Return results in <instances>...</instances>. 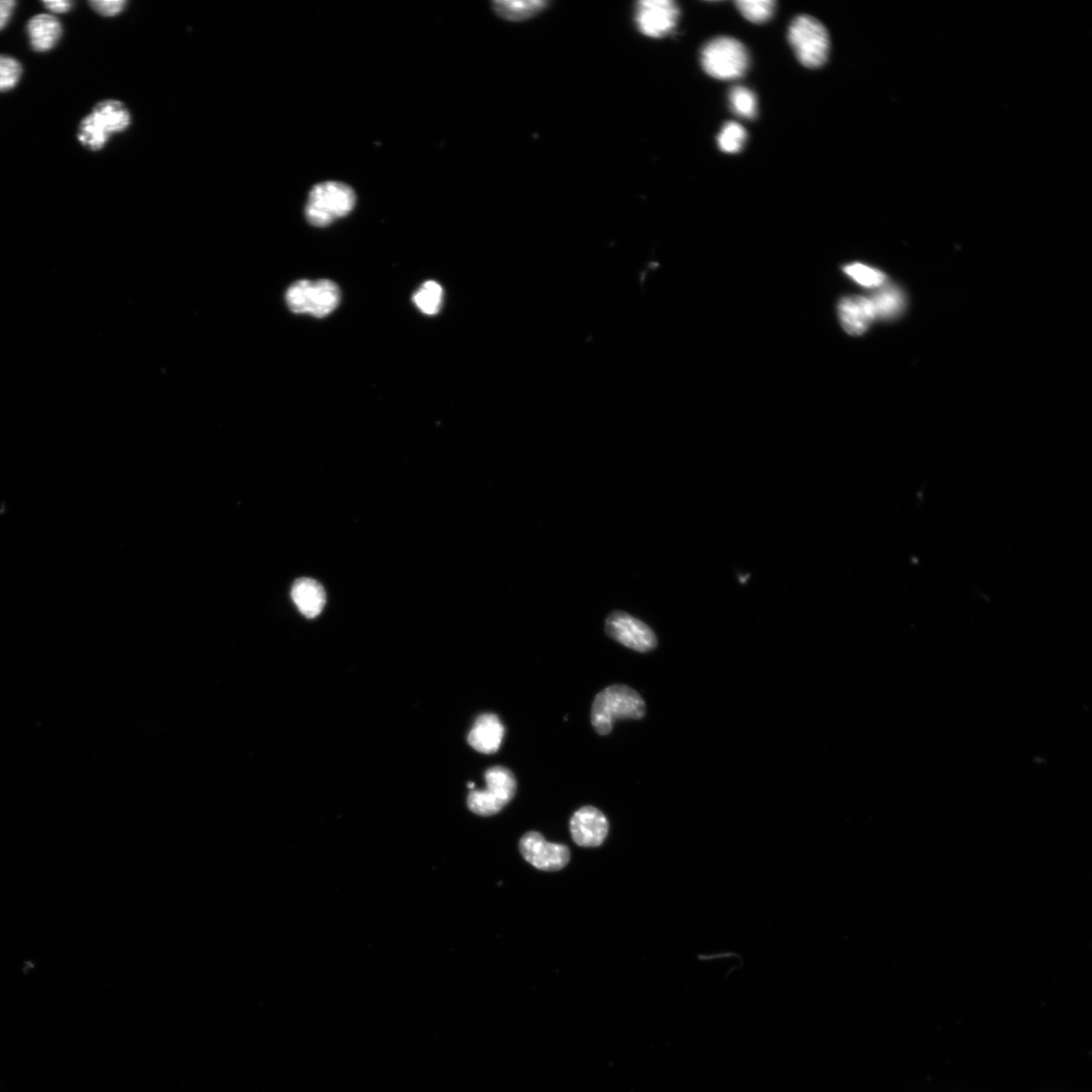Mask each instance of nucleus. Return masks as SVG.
<instances>
[{
	"instance_id": "obj_1",
	"label": "nucleus",
	"mask_w": 1092,
	"mask_h": 1092,
	"mask_svg": "<svg viewBox=\"0 0 1092 1092\" xmlns=\"http://www.w3.org/2000/svg\"><path fill=\"white\" fill-rule=\"evenodd\" d=\"M645 714V704L633 688L613 685L596 696L591 710V722L601 736L609 735L619 720H640Z\"/></svg>"
},
{
	"instance_id": "obj_2",
	"label": "nucleus",
	"mask_w": 1092,
	"mask_h": 1092,
	"mask_svg": "<svg viewBox=\"0 0 1092 1092\" xmlns=\"http://www.w3.org/2000/svg\"><path fill=\"white\" fill-rule=\"evenodd\" d=\"M355 193L343 182L327 181L313 187L304 210L305 218L315 227H327L346 217L354 208Z\"/></svg>"
},
{
	"instance_id": "obj_3",
	"label": "nucleus",
	"mask_w": 1092,
	"mask_h": 1092,
	"mask_svg": "<svg viewBox=\"0 0 1092 1092\" xmlns=\"http://www.w3.org/2000/svg\"><path fill=\"white\" fill-rule=\"evenodd\" d=\"M288 309L295 314H310L323 318L331 314L340 303V289L331 281H299L285 294Z\"/></svg>"
},
{
	"instance_id": "obj_4",
	"label": "nucleus",
	"mask_w": 1092,
	"mask_h": 1092,
	"mask_svg": "<svg viewBox=\"0 0 1092 1092\" xmlns=\"http://www.w3.org/2000/svg\"><path fill=\"white\" fill-rule=\"evenodd\" d=\"M702 64L705 73L715 79L735 80L746 73L749 58L746 47L740 41L720 37L704 46Z\"/></svg>"
},
{
	"instance_id": "obj_5",
	"label": "nucleus",
	"mask_w": 1092,
	"mask_h": 1092,
	"mask_svg": "<svg viewBox=\"0 0 1092 1092\" xmlns=\"http://www.w3.org/2000/svg\"><path fill=\"white\" fill-rule=\"evenodd\" d=\"M788 40L802 65L823 66L830 53V37L825 26L810 15H799L788 30Z\"/></svg>"
},
{
	"instance_id": "obj_6",
	"label": "nucleus",
	"mask_w": 1092,
	"mask_h": 1092,
	"mask_svg": "<svg viewBox=\"0 0 1092 1092\" xmlns=\"http://www.w3.org/2000/svg\"><path fill=\"white\" fill-rule=\"evenodd\" d=\"M487 788L472 790L468 798L469 808L481 816L499 813L517 791V781L507 767L493 766L486 772Z\"/></svg>"
},
{
	"instance_id": "obj_7",
	"label": "nucleus",
	"mask_w": 1092,
	"mask_h": 1092,
	"mask_svg": "<svg viewBox=\"0 0 1092 1092\" xmlns=\"http://www.w3.org/2000/svg\"><path fill=\"white\" fill-rule=\"evenodd\" d=\"M606 633L614 640L640 653L651 652L658 645L650 626L621 611L610 614L606 620Z\"/></svg>"
},
{
	"instance_id": "obj_8",
	"label": "nucleus",
	"mask_w": 1092,
	"mask_h": 1092,
	"mask_svg": "<svg viewBox=\"0 0 1092 1092\" xmlns=\"http://www.w3.org/2000/svg\"><path fill=\"white\" fill-rule=\"evenodd\" d=\"M519 849L523 858L542 872H559L571 859L568 847L546 842L542 834L536 831L524 835L519 843Z\"/></svg>"
},
{
	"instance_id": "obj_9",
	"label": "nucleus",
	"mask_w": 1092,
	"mask_h": 1092,
	"mask_svg": "<svg viewBox=\"0 0 1092 1092\" xmlns=\"http://www.w3.org/2000/svg\"><path fill=\"white\" fill-rule=\"evenodd\" d=\"M679 14L678 6L671 0H643L638 4L636 21L643 35L660 39L672 32Z\"/></svg>"
},
{
	"instance_id": "obj_10",
	"label": "nucleus",
	"mask_w": 1092,
	"mask_h": 1092,
	"mask_svg": "<svg viewBox=\"0 0 1092 1092\" xmlns=\"http://www.w3.org/2000/svg\"><path fill=\"white\" fill-rule=\"evenodd\" d=\"M570 829L577 845L596 848L601 846L607 838L609 824L599 809L586 807L573 815Z\"/></svg>"
},
{
	"instance_id": "obj_11",
	"label": "nucleus",
	"mask_w": 1092,
	"mask_h": 1092,
	"mask_svg": "<svg viewBox=\"0 0 1092 1092\" xmlns=\"http://www.w3.org/2000/svg\"><path fill=\"white\" fill-rule=\"evenodd\" d=\"M505 728L497 715L486 713L476 719L469 733V744L477 752L494 754L498 752L503 739Z\"/></svg>"
},
{
	"instance_id": "obj_12",
	"label": "nucleus",
	"mask_w": 1092,
	"mask_h": 1092,
	"mask_svg": "<svg viewBox=\"0 0 1092 1092\" xmlns=\"http://www.w3.org/2000/svg\"><path fill=\"white\" fill-rule=\"evenodd\" d=\"M839 316L846 332L855 336L865 333L876 318L872 300L858 296L840 302Z\"/></svg>"
},
{
	"instance_id": "obj_13",
	"label": "nucleus",
	"mask_w": 1092,
	"mask_h": 1092,
	"mask_svg": "<svg viewBox=\"0 0 1092 1092\" xmlns=\"http://www.w3.org/2000/svg\"><path fill=\"white\" fill-rule=\"evenodd\" d=\"M292 598L303 616L310 620L320 616L326 604V590L310 578L297 579L292 588Z\"/></svg>"
},
{
	"instance_id": "obj_14",
	"label": "nucleus",
	"mask_w": 1092,
	"mask_h": 1092,
	"mask_svg": "<svg viewBox=\"0 0 1092 1092\" xmlns=\"http://www.w3.org/2000/svg\"><path fill=\"white\" fill-rule=\"evenodd\" d=\"M32 48L37 52H47L53 49L62 36V27L58 19L51 14L32 16L27 25Z\"/></svg>"
},
{
	"instance_id": "obj_15",
	"label": "nucleus",
	"mask_w": 1092,
	"mask_h": 1092,
	"mask_svg": "<svg viewBox=\"0 0 1092 1092\" xmlns=\"http://www.w3.org/2000/svg\"><path fill=\"white\" fill-rule=\"evenodd\" d=\"M92 114L110 135L121 133L131 125V114L123 102L114 99L100 101Z\"/></svg>"
},
{
	"instance_id": "obj_16",
	"label": "nucleus",
	"mask_w": 1092,
	"mask_h": 1092,
	"mask_svg": "<svg viewBox=\"0 0 1092 1092\" xmlns=\"http://www.w3.org/2000/svg\"><path fill=\"white\" fill-rule=\"evenodd\" d=\"M494 11L501 16V18L511 22H521L533 18V16L541 12L548 3L537 2H494L493 4Z\"/></svg>"
},
{
	"instance_id": "obj_17",
	"label": "nucleus",
	"mask_w": 1092,
	"mask_h": 1092,
	"mask_svg": "<svg viewBox=\"0 0 1092 1092\" xmlns=\"http://www.w3.org/2000/svg\"><path fill=\"white\" fill-rule=\"evenodd\" d=\"M110 136L109 132L100 124L94 114H90L82 119L78 130V140L84 147L92 151H99L107 145Z\"/></svg>"
},
{
	"instance_id": "obj_18",
	"label": "nucleus",
	"mask_w": 1092,
	"mask_h": 1092,
	"mask_svg": "<svg viewBox=\"0 0 1092 1092\" xmlns=\"http://www.w3.org/2000/svg\"><path fill=\"white\" fill-rule=\"evenodd\" d=\"M872 300L876 318L891 319L897 316L904 306V298L895 287H885Z\"/></svg>"
},
{
	"instance_id": "obj_19",
	"label": "nucleus",
	"mask_w": 1092,
	"mask_h": 1092,
	"mask_svg": "<svg viewBox=\"0 0 1092 1092\" xmlns=\"http://www.w3.org/2000/svg\"><path fill=\"white\" fill-rule=\"evenodd\" d=\"M442 287L435 282L425 283L413 297L418 309L425 315H436L441 309Z\"/></svg>"
},
{
	"instance_id": "obj_20",
	"label": "nucleus",
	"mask_w": 1092,
	"mask_h": 1092,
	"mask_svg": "<svg viewBox=\"0 0 1092 1092\" xmlns=\"http://www.w3.org/2000/svg\"><path fill=\"white\" fill-rule=\"evenodd\" d=\"M736 6L747 21L764 24L772 18L776 3L772 0H740Z\"/></svg>"
},
{
	"instance_id": "obj_21",
	"label": "nucleus",
	"mask_w": 1092,
	"mask_h": 1092,
	"mask_svg": "<svg viewBox=\"0 0 1092 1092\" xmlns=\"http://www.w3.org/2000/svg\"><path fill=\"white\" fill-rule=\"evenodd\" d=\"M729 102L733 112L743 117L752 119L757 116V97L752 91L745 87L733 88L729 93Z\"/></svg>"
},
{
	"instance_id": "obj_22",
	"label": "nucleus",
	"mask_w": 1092,
	"mask_h": 1092,
	"mask_svg": "<svg viewBox=\"0 0 1092 1092\" xmlns=\"http://www.w3.org/2000/svg\"><path fill=\"white\" fill-rule=\"evenodd\" d=\"M746 136V132L743 126L735 122L727 123L719 136V146L722 151L735 155L745 146Z\"/></svg>"
},
{
	"instance_id": "obj_23",
	"label": "nucleus",
	"mask_w": 1092,
	"mask_h": 1092,
	"mask_svg": "<svg viewBox=\"0 0 1092 1092\" xmlns=\"http://www.w3.org/2000/svg\"><path fill=\"white\" fill-rule=\"evenodd\" d=\"M844 271L852 280L865 287H879L885 282L884 273L862 263L845 266Z\"/></svg>"
},
{
	"instance_id": "obj_24",
	"label": "nucleus",
	"mask_w": 1092,
	"mask_h": 1092,
	"mask_svg": "<svg viewBox=\"0 0 1092 1092\" xmlns=\"http://www.w3.org/2000/svg\"><path fill=\"white\" fill-rule=\"evenodd\" d=\"M23 74V68L18 60L10 56L0 55V93L15 88Z\"/></svg>"
},
{
	"instance_id": "obj_25",
	"label": "nucleus",
	"mask_w": 1092,
	"mask_h": 1092,
	"mask_svg": "<svg viewBox=\"0 0 1092 1092\" xmlns=\"http://www.w3.org/2000/svg\"><path fill=\"white\" fill-rule=\"evenodd\" d=\"M90 5L100 15L115 16L124 10L127 3L124 0H94Z\"/></svg>"
},
{
	"instance_id": "obj_26",
	"label": "nucleus",
	"mask_w": 1092,
	"mask_h": 1092,
	"mask_svg": "<svg viewBox=\"0 0 1092 1092\" xmlns=\"http://www.w3.org/2000/svg\"><path fill=\"white\" fill-rule=\"evenodd\" d=\"M15 6L13 0H0V31L8 25Z\"/></svg>"
},
{
	"instance_id": "obj_27",
	"label": "nucleus",
	"mask_w": 1092,
	"mask_h": 1092,
	"mask_svg": "<svg viewBox=\"0 0 1092 1092\" xmlns=\"http://www.w3.org/2000/svg\"><path fill=\"white\" fill-rule=\"evenodd\" d=\"M45 8L54 13H65L73 9L74 4L68 0H57V2H44Z\"/></svg>"
}]
</instances>
